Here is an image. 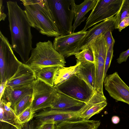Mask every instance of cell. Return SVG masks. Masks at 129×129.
I'll return each instance as SVG.
<instances>
[{
    "label": "cell",
    "instance_id": "cell-1",
    "mask_svg": "<svg viewBox=\"0 0 129 129\" xmlns=\"http://www.w3.org/2000/svg\"><path fill=\"white\" fill-rule=\"evenodd\" d=\"M6 3L12 47L26 64L33 49L31 27L24 10L17 2L9 1Z\"/></svg>",
    "mask_w": 129,
    "mask_h": 129
},
{
    "label": "cell",
    "instance_id": "cell-2",
    "mask_svg": "<svg viewBox=\"0 0 129 129\" xmlns=\"http://www.w3.org/2000/svg\"><path fill=\"white\" fill-rule=\"evenodd\" d=\"M31 27L49 37L61 35L48 6L47 0H21Z\"/></svg>",
    "mask_w": 129,
    "mask_h": 129
},
{
    "label": "cell",
    "instance_id": "cell-3",
    "mask_svg": "<svg viewBox=\"0 0 129 129\" xmlns=\"http://www.w3.org/2000/svg\"><path fill=\"white\" fill-rule=\"evenodd\" d=\"M66 63L64 57L55 49L53 43L48 40L36 43L26 64L35 71L50 66L64 67Z\"/></svg>",
    "mask_w": 129,
    "mask_h": 129
},
{
    "label": "cell",
    "instance_id": "cell-4",
    "mask_svg": "<svg viewBox=\"0 0 129 129\" xmlns=\"http://www.w3.org/2000/svg\"><path fill=\"white\" fill-rule=\"evenodd\" d=\"M51 13L61 35L72 34L74 0H47Z\"/></svg>",
    "mask_w": 129,
    "mask_h": 129
},
{
    "label": "cell",
    "instance_id": "cell-5",
    "mask_svg": "<svg viewBox=\"0 0 129 129\" xmlns=\"http://www.w3.org/2000/svg\"><path fill=\"white\" fill-rule=\"evenodd\" d=\"M32 89L31 105L35 113L42 109L51 108L59 97L56 89L38 79L31 84Z\"/></svg>",
    "mask_w": 129,
    "mask_h": 129
},
{
    "label": "cell",
    "instance_id": "cell-6",
    "mask_svg": "<svg viewBox=\"0 0 129 129\" xmlns=\"http://www.w3.org/2000/svg\"><path fill=\"white\" fill-rule=\"evenodd\" d=\"M8 38L0 31V83L5 82L15 74L22 63L15 56Z\"/></svg>",
    "mask_w": 129,
    "mask_h": 129
},
{
    "label": "cell",
    "instance_id": "cell-7",
    "mask_svg": "<svg viewBox=\"0 0 129 129\" xmlns=\"http://www.w3.org/2000/svg\"><path fill=\"white\" fill-rule=\"evenodd\" d=\"M53 87L58 92L85 103L95 92L76 74L62 83Z\"/></svg>",
    "mask_w": 129,
    "mask_h": 129
},
{
    "label": "cell",
    "instance_id": "cell-8",
    "mask_svg": "<svg viewBox=\"0 0 129 129\" xmlns=\"http://www.w3.org/2000/svg\"><path fill=\"white\" fill-rule=\"evenodd\" d=\"M88 46L91 49L94 56L96 71L95 91L104 94L105 67L108 50L104 34L94 39Z\"/></svg>",
    "mask_w": 129,
    "mask_h": 129
},
{
    "label": "cell",
    "instance_id": "cell-9",
    "mask_svg": "<svg viewBox=\"0 0 129 129\" xmlns=\"http://www.w3.org/2000/svg\"><path fill=\"white\" fill-rule=\"evenodd\" d=\"M123 0H98L83 29L86 30L99 22L114 16L120 9Z\"/></svg>",
    "mask_w": 129,
    "mask_h": 129
},
{
    "label": "cell",
    "instance_id": "cell-10",
    "mask_svg": "<svg viewBox=\"0 0 129 129\" xmlns=\"http://www.w3.org/2000/svg\"><path fill=\"white\" fill-rule=\"evenodd\" d=\"M79 110L64 111L48 108L35 113L34 117L37 126L48 124L56 125L66 121L82 120L80 117Z\"/></svg>",
    "mask_w": 129,
    "mask_h": 129
},
{
    "label": "cell",
    "instance_id": "cell-11",
    "mask_svg": "<svg viewBox=\"0 0 129 129\" xmlns=\"http://www.w3.org/2000/svg\"><path fill=\"white\" fill-rule=\"evenodd\" d=\"M87 31L81 30L55 37L53 45L55 49L65 57L75 55L80 51L81 43Z\"/></svg>",
    "mask_w": 129,
    "mask_h": 129
},
{
    "label": "cell",
    "instance_id": "cell-12",
    "mask_svg": "<svg viewBox=\"0 0 129 129\" xmlns=\"http://www.w3.org/2000/svg\"><path fill=\"white\" fill-rule=\"evenodd\" d=\"M104 83L109 95L117 101L129 105V87L115 72L106 76Z\"/></svg>",
    "mask_w": 129,
    "mask_h": 129
},
{
    "label": "cell",
    "instance_id": "cell-13",
    "mask_svg": "<svg viewBox=\"0 0 129 129\" xmlns=\"http://www.w3.org/2000/svg\"><path fill=\"white\" fill-rule=\"evenodd\" d=\"M107 104L104 94L95 91L90 99L79 110L80 117L82 120H89L92 116L100 113Z\"/></svg>",
    "mask_w": 129,
    "mask_h": 129
},
{
    "label": "cell",
    "instance_id": "cell-14",
    "mask_svg": "<svg viewBox=\"0 0 129 129\" xmlns=\"http://www.w3.org/2000/svg\"><path fill=\"white\" fill-rule=\"evenodd\" d=\"M37 79L35 71L27 64L22 63L7 81L6 86L14 88L29 85Z\"/></svg>",
    "mask_w": 129,
    "mask_h": 129
},
{
    "label": "cell",
    "instance_id": "cell-15",
    "mask_svg": "<svg viewBox=\"0 0 129 129\" xmlns=\"http://www.w3.org/2000/svg\"><path fill=\"white\" fill-rule=\"evenodd\" d=\"M116 17V15L105 20L95 25L87 31L82 42L80 48V51L85 48L91 41L96 37L109 31L112 32L115 29Z\"/></svg>",
    "mask_w": 129,
    "mask_h": 129
},
{
    "label": "cell",
    "instance_id": "cell-16",
    "mask_svg": "<svg viewBox=\"0 0 129 129\" xmlns=\"http://www.w3.org/2000/svg\"><path fill=\"white\" fill-rule=\"evenodd\" d=\"M32 93L31 85L14 88L6 86L0 100L8 103L14 109L16 105L25 96Z\"/></svg>",
    "mask_w": 129,
    "mask_h": 129
},
{
    "label": "cell",
    "instance_id": "cell-17",
    "mask_svg": "<svg viewBox=\"0 0 129 129\" xmlns=\"http://www.w3.org/2000/svg\"><path fill=\"white\" fill-rule=\"evenodd\" d=\"M58 92L59 97L51 107L52 108L64 111L78 110L86 103Z\"/></svg>",
    "mask_w": 129,
    "mask_h": 129
},
{
    "label": "cell",
    "instance_id": "cell-18",
    "mask_svg": "<svg viewBox=\"0 0 129 129\" xmlns=\"http://www.w3.org/2000/svg\"><path fill=\"white\" fill-rule=\"evenodd\" d=\"M98 0H85L79 5L75 4L74 6V22L72 25V33L87 17L85 16L90 11L92 10L96 6Z\"/></svg>",
    "mask_w": 129,
    "mask_h": 129
},
{
    "label": "cell",
    "instance_id": "cell-19",
    "mask_svg": "<svg viewBox=\"0 0 129 129\" xmlns=\"http://www.w3.org/2000/svg\"><path fill=\"white\" fill-rule=\"evenodd\" d=\"M94 91L96 89V71L94 63L80 64L76 74Z\"/></svg>",
    "mask_w": 129,
    "mask_h": 129
},
{
    "label": "cell",
    "instance_id": "cell-20",
    "mask_svg": "<svg viewBox=\"0 0 129 129\" xmlns=\"http://www.w3.org/2000/svg\"><path fill=\"white\" fill-rule=\"evenodd\" d=\"M0 121L10 124L18 129H23V126L19 123L14 109L8 102L0 100Z\"/></svg>",
    "mask_w": 129,
    "mask_h": 129
},
{
    "label": "cell",
    "instance_id": "cell-21",
    "mask_svg": "<svg viewBox=\"0 0 129 129\" xmlns=\"http://www.w3.org/2000/svg\"><path fill=\"white\" fill-rule=\"evenodd\" d=\"M100 124L99 120L66 121L55 125V129H97Z\"/></svg>",
    "mask_w": 129,
    "mask_h": 129
},
{
    "label": "cell",
    "instance_id": "cell-22",
    "mask_svg": "<svg viewBox=\"0 0 129 129\" xmlns=\"http://www.w3.org/2000/svg\"><path fill=\"white\" fill-rule=\"evenodd\" d=\"M59 67H48L35 71L37 79L53 87L55 76Z\"/></svg>",
    "mask_w": 129,
    "mask_h": 129
},
{
    "label": "cell",
    "instance_id": "cell-23",
    "mask_svg": "<svg viewBox=\"0 0 129 129\" xmlns=\"http://www.w3.org/2000/svg\"><path fill=\"white\" fill-rule=\"evenodd\" d=\"M80 64V62H77L74 66L67 67H59L55 76L54 86L62 83L76 74L78 67Z\"/></svg>",
    "mask_w": 129,
    "mask_h": 129
},
{
    "label": "cell",
    "instance_id": "cell-24",
    "mask_svg": "<svg viewBox=\"0 0 129 129\" xmlns=\"http://www.w3.org/2000/svg\"><path fill=\"white\" fill-rule=\"evenodd\" d=\"M75 55L76 58L77 62H80L81 64L94 63L93 52L88 46Z\"/></svg>",
    "mask_w": 129,
    "mask_h": 129
},
{
    "label": "cell",
    "instance_id": "cell-25",
    "mask_svg": "<svg viewBox=\"0 0 129 129\" xmlns=\"http://www.w3.org/2000/svg\"><path fill=\"white\" fill-rule=\"evenodd\" d=\"M32 95V93L26 95L16 105L14 109L17 116L27 108L31 106Z\"/></svg>",
    "mask_w": 129,
    "mask_h": 129
},
{
    "label": "cell",
    "instance_id": "cell-26",
    "mask_svg": "<svg viewBox=\"0 0 129 129\" xmlns=\"http://www.w3.org/2000/svg\"><path fill=\"white\" fill-rule=\"evenodd\" d=\"M115 29L118 28L119 23L124 18L129 17V0H123L121 8L116 15Z\"/></svg>",
    "mask_w": 129,
    "mask_h": 129
},
{
    "label": "cell",
    "instance_id": "cell-27",
    "mask_svg": "<svg viewBox=\"0 0 129 129\" xmlns=\"http://www.w3.org/2000/svg\"><path fill=\"white\" fill-rule=\"evenodd\" d=\"M35 113L32 110L31 106L28 107L17 116L19 123L23 126L24 124L29 122L34 117Z\"/></svg>",
    "mask_w": 129,
    "mask_h": 129
},
{
    "label": "cell",
    "instance_id": "cell-28",
    "mask_svg": "<svg viewBox=\"0 0 129 129\" xmlns=\"http://www.w3.org/2000/svg\"><path fill=\"white\" fill-rule=\"evenodd\" d=\"M113 46L114 45H113L111 46L107 50L104 70V77L105 78L106 77L107 72L110 67L113 56Z\"/></svg>",
    "mask_w": 129,
    "mask_h": 129
},
{
    "label": "cell",
    "instance_id": "cell-29",
    "mask_svg": "<svg viewBox=\"0 0 129 129\" xmlns=\"http://www.w3.org/2000/svg\"><path fill=\"white\" fill-rule=\"evenodd\" d=\"M112 32L109 31L104 34L106 41L107 49L111 46L114 45L115 40L112 35Z\"/></svg>",
    "mask_w": 129,
    "mask_h": 129
},
{
    "label": "cell",
    "instance_id": "cell-30",
    "mask_svg": "<svg viewBox=\"0 0 129 129\" xmlns=\"http://www.w3.org/2000/svg\"><path fill=\"white\" fill-rule=\"evenodd\" d=\"M129 56V49L120 54L119 57L117 59V62L119 64H121L123 62H126Z\"/></svg>",
    "mask_w": 129,
    "mask_h": 129
},
{
    "label": "cell",
    "instance_id": "cell-31",
    "mask_svg": "<svg viewBox=\"0 0 129 129\" xmlns=\"http://www.w3.org/2000/svg\"><path fill=\"white\" fill-rule=\"evenodd\" d=\"M129 25V17H126L123 20L119 23L118 29L119 31Z\"/></svg>",
    "mask_w": 129,
    "mask_h": 129
},
{
    "label": "cell",
    "instance_id": "cell-32",
    "mask_svg": "<svg viewBox=\"0 0 129 129\" xmlns=\"http://www.w3.org/2000/svg\"><path fill=\"white\" fill-rule=\"evenodd\" d=\"M55 125L53 124H48L38 125L35 129H54Z\"/></svg>",
    "mask_w": 129,
    "mask_h": 129
},
{
    "label": "cell",
    "instance_id": "cell-33",
    "mask_svg": "<svg viewBox=\"0 0 129 129\" xmlns=\"http://www.w3.org/2000/svg\"><path fill=\"white\" fill-rule=\"evenodd\" d=\"M0 129H18L16 127L9 123L0 121Z\"/></svg>",
    "mask_w": 129,
    "mask_h": 129
},
{
    "label": "cell",
    "instance_id": "cell-34",
    "mask_svg": "<svg viewBox=\"0 0 129 129\" xmlns=\"http://www.w3.org/2000/svg\"><path fill=\"white\" fill-rule=\"evenodd\" d=\"M0 21H4L7 15L4 12V6L3 5L2 0H0Z\"/></svg>",
    "mask_w": 129,
    "mask_h": 129
},
{
    "label": "cell",
    "instance_id": "cell-35",
    "mask_svg": "<svg viewBox=\"0 0 129 129\" xmlns=\"http://www.w3.org/2000/svg\"><path fill=\"white\" fill-rule=\"evenodd\" d=\"M7 81L5 82L0 83V99H1L4 90L7 84Z\"/></svg>",
    "mask_w": 129,
    "mask_h": 129
},
{
    "label": "cell",
    "instance_id": "cell-36",
    "mask_svg": "<svg viewBox=\"0 0 129 129\" xmlns=\"http://www.w3.org/2000/svg\"><path fill=\"white\" fill-rule=\"evenodd\" d=\"M111 120L113 123L114 124H117L119 122L120 118L118 116H114L112 117Z\"/></svg>",
    "mask_w": 129,
    "mask_h": 129
},
{
    "label": "cell",
    "instance_id": "cell-37",
    "mask_svg": "<svg viewBox=\"0 0 129 129\" xmlns=\"http://www.w3.org/2000/svg\"><path fill=\"white\" fill-rule=\"evenodd\" d=\"M54 129H55V128Z\"/></svg>",
    "mask_w": 129,
    "mask_h": 129
}]
</instances>
